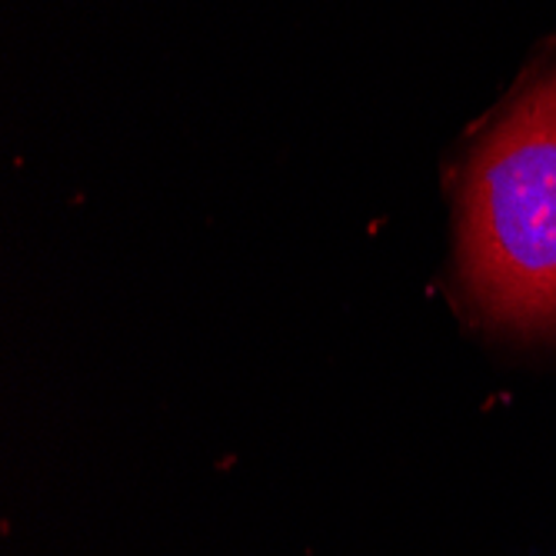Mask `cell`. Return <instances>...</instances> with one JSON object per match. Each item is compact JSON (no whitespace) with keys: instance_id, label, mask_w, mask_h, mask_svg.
Masks as SVG:
<instances>
[{"instance_id":"1","label":"cell","mask_w":556,"mask_h":556,"mask_svg":"<svg viewBox=\"0 0 556 556\" xmlns=\"http://www.w3.org/2000/svg\"><path fill=\"white\" fill-rule=\"evenodd\" d=\"M460 274L500 327L556 333V67L480 140L460 200Z\"/></svg>"}]
</instances>
